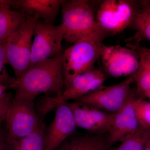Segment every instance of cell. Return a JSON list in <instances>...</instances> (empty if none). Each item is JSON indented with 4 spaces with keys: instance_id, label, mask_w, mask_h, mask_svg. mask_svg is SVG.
Returning a JSON list of instances; mask_svg holds the SVG:
<instances>
[{
    "instance_id": "obj_1",
    "label": "cell",
    "mask_w": 150,
    "mask_h": 150,
    "mask_svg": "<svg viewBox=\"0 0 150 150\" xmlns=\"http://www.w3.org/2000/svg\"><path fill=\"white\" fill-rule=\"evenodd\" d=\"M63 53L46 59L28 70L17 79L14 98L33 101L40 94H62L65 88L62 66Z\"/></svg>"
},
{
    "instance_id": "obj_2",
    "label": "cell",
    "mask_w": 150,
    "mask_h": 150,
    "mask_svg": "<svg viewBox=\"0 0 150 150\" xmlns=\"http://www.w3.org/2000/svg\"><path fill=\"white\" fill-rule=\"evenodd\" d=\"M108 34L100 31L86 35L63 53L65 85L76 76L94 69L95 64L100 58V46Z\"/></svg>"
},
{
    "instance_id": "obj_3",
    "label": "cell",
    "mask_w": 150,
    "mask_h": 150,
    "mask_svg": "<svg viewBox=\"0 0 150 150\" xmlns=\"http://www.w3.org/2000/svg\"><path fill=\"white\" fill-rule=\"evenodd\" d=\"M96 2L65 1L61 11L62 24L64 30V39L67 43L74 44L86 35L93 33L105 32L97 21L95 7Z\"/></svg>"
},
{
    "instance_id": "obj_4",
    "label": "cell",
    "mask_w": 150,
    "mask_h": 150,
    "mask_svg": "<svg viewBox=\"0 0 150 150\" xmlns=\"http://www.w3.org/2000/svg\"><path fill=\"white\" fill-rule=\"evenodd\" d=\"M38 20L35 17L27 16L25 23L6 43L8 62L12 68L17 79H20L29 69L32 38Z\"/></svg>"
},
{
    "instance_id": "obj_5",
    "label": "cell",
    "mask_w": 150,
    "mask_h": 150,
    "mask_svg": "<svg viewBox=\"0 0 150 150\" xmlns=\"http://www.w3.org/2000/svg\"><path fill=\"white\" fill-rule=\"evenodd\" d=\"M138 1L105 0L99 4L96 19L108 34L123 32L130 27L137 10Z\"/></svg>"
},
{
    "instance_id": "obj_6",
    "label": "cell",
    "mask_w": 150,
    "mask_h": 150,
    "mask_svg": "<svg viewBox=\"0 0 150 150\" xmlns=\"http://www.w3.org/2000/svg\"><path fill=\"white\" fill-rule=\"evenodd\" d=\"M33 36L29 69L62 53L64 30L62 24L55 25L38 19L34 27Z\"/></svg>"
},
{
    "instance_id": "obj_7",
    "label": "cell",
    "mask_w": 150,
    "mask_h": 150,
    "mask_svg": "<svg viewBox=\"0 0 150 150\" xmlns=\"http://www.w3.org/2000/svg\"><path fill=\"white\" fill-rule=\"evenodd\" d=\"M99 59L105 74L113 78L131 76L137 72L139 65L137 51L120 45L108 46L103 43Z\"/></svg>"
},
{
    "instance_id": "obj_8",
    "label": "cell",
    "mask_w": 150,
    "mask_h": 150,
    "mask_svg": "<svg viewBox=\"0 0 150 150\" xmlns=\"http://www.w3.org/2000/svg\"><path fill=\"white\" fill-rule=\"evenodd\" d=\"M134 82V77L132 76L115 84L103 85L75 101L88 105L105 112L115 113L128 99L131 91V86Z\"/></svg>"
},
{
    "instance_id": "obj_9",
    "label": "cell",
    "mask_w": 150,
    "mask_h": 150,
    "mask_svg": "<svg viewBox=\"0 0 150 150\" xmlns=\"http://www.w3.org/2000/svg\"><path fill=\"white\" fill-rule=\"evenodd\" d=\"M8 140L19 139L35 131L42 122L33 101L13 97L6 120Z\"/></svg>"
},
{
    "instance_id": "obj_10",
    "label": "cell",
    "mask_w": 150,
    "mask_h": 150,
    "mask_svg": "<svg viewBox=\"0 0 150 150\" xmlns=\"http://www.w3.org/2000/svg\"><path fill=\"white\" fill-rule=\"evenodd\" d=\"M67 103L73 112L77 127L95 135L108 133L115 113L105 112L76 101Z\"/></svg>"
},
{
    "instance_id": "obj_11",
    "label": "cell",
    "mask_w": 150,
    "mask_h": 150,
    "mask_svg": "<svg viewBox=\"0 0 150 150\" xmlns=\"http://www.w3.org/2000/svg\"><path fill=\"white\" fill-rule=\"evenodd\" d=\"M56 109L54 120L45 131L44 150H56L73 135L77 127L67 103Z\"/></svg>"
},
{
    "instance_id": "obj_12",
    "label": "cell",
    "mask_w": 150,
    "mask_h": 150,
    "mask_svg": "<svg viewBox=\"0 0 150 150\" xmlns=\"http://www.w3.org/2000/svg\"><path fill=\"white\" fill-rule=\"evenodd\" d=\"M134 98V93L131 91L126 103L115 113L107 138L110 146L118 142H123L139 128L133 106Z\"/></svg>"
},
{
    "instance_id": "obj_13",
    "label": "cell",
    "mask_w": 150,
    "mask_h": 150,
    "mask_svg": "<svg viewBox=\"0 0 150 150\" xmlns=\"http://www.w3.org/2000/svg\"><path fill=\"white\" fill-rule=\"evenodd\" d=\"M66 0H11L10 8L54 24Z\"/></svg>"
},
{
    "instance_id": "obj_14",
    "label": "cell",
    "mask_w": 150,
    "mask_h": 150,
    "mask_svg": "<svg viewBox=\"0 0 150 150\" xmlns=\"http://www.w3.org/2000/svg\"><path fill=\"white\" fill-rule=\"evenodd\" d=\"M27 20V16L20 11L8 6L0 7V43H6L18 30Z\"/></svg>"
},
{
    "instance_id": "obj_15",
    "label": "cell",
    "mask_w": 150,
    "mask_h": 150,
    "mask_svg": "<svg viewBox=\"0 0 150 150\" xmlns=\"http://www.w3.org/2000/svg\"><path fill=\"white\" fill-rule=\"evenodd\" d=\"M62 145L60 150H110V146L107 139L92 134L69 137Z\"/></svg>"
},
{
    "instance_id": "obj_16",
    "label": "cell",
    "mask_w": 150,
    "mask_h": 150,
    "mask_svg": "<svg viewBox=\"0 0 150 150\" xmlns=\"http://www.w3.org/2000/svg\"><path fill=\"white\" fill-rule=\"evenodd\" d=\"M129 47L135 49L139 57V65L133 75L137 84V92L144 95L150 90V52L146 48L129 44Z\"/></svg>"
},
{
    "instance_id": "obj_17",
    "label": "cell",
    "mask_w": 150,
    "mask_h": 150,
    "mask_svg": "<svg viewBox=\"0 0 150 150\" xmlns=\"http://www.w3.org/2000/svg\"><path fill=\"white\" fill-rule=\"evenodd\" d=\"M130 27L136 31V38L150 41V0L138 1Z\"/></svg>"
},
{
    "instance_id": "obj_18",
    "label": "cell",
    "mask_w": 150,
    "mask_h": 150,
    "mask_svg": "<svg viewBox=\"0 0 150 150\" xmlns=\"http://www.w3.org/2000/svg\"><path fill=\"white\" fill-rule=\"evenodd\" d=\"M45 123L41 122L33 133L26 137L8 140V150H44Z\"/></svg>"
},
{
    "instance_id": "obj_19",
    "label": "cell",
    "mask_w": 150,
    "mask_h": 150,
    "mask_svg": "<svg viewBox=\"0 0 150 150\" xmlns=\"http://www.w3.org/2000/svg\"><path fill=\"white\" fill-rule=\"evenodd\" d=\"M150 137V129L140 127L137 131L121 142V144L114 150H144Z\"/></svg>"
},
{
    "instance_id": "obj_20",
    "label": "cell",
    "mask_w": 150,
    "mask_h": 150,
    "mask_svg": "<svg viewBox=\"0 0 150 150\" xmlns=\"http://www.w3.org/2000/svg\"><path fill=\"white\" fill-rule=\"evenodd\" d=\"M133 105L139 126L150 130V101L134 98Z\"/></svg>"
},
{
    "instance_id": "obj_21",
    "label": "cell",
    "mask_w": 150,
    "mask_h": 150,
    "mask_svg": "<svg viewBox=\"0 0 150 150\" xmlns=\"http://www.w3.org/2000/svg\"><path fill=\"white\" fill-rule=\"evenodd\" d=\"M6 43H0V84L15 89L17 79L9 74L6 68V65L8 64L6 53Z\"/></svg>"
},
{
    "instance_id": "obj_22",
    "label": "cell",
    "mask_w": 150,
    "mask_h": 150,
    "mask_svg": "<svg viewBox=\"0 0 150 150\" xmlns=\"http://www.w3.org/2000/svg\"><path fill=\"white\" fill-rule=\"evenodd\" d=\"M13 98L11 94L6 92L0 97V110L8 109Z\"/></svg>"
},
{
    "instance_id": "obj_23",
    "label": "cell",
    "mask_w": 150,
    "mask_h": 150,
    "mask_svg": "<svg viewBox=\"0 0 150 150\" xmlns=\"http://www.w3.org/2000/svg\"><path fill=\"white\" fill-rule=\"evenodd\" d=\"M0 150H8L7 132L2 126H0Z\"/></svg>"
},
{
    "instance_id": "obj_24",
    "label": "cell",
    "mask_w": 150,
    "mask_h": 150,
    "mask_svg": "<svg viewBox=\"0 0 150 150\" xmlns=\"http://www.w3.org/2000/svg\"><path fill=\"white\" fill-rule=\"evenodd\" d=\"M8 109L0 110V126H1L3 122L5 121L7 112Z\"/></svg>"
},
{
    "instance_id": "obj_25",
    "label": "cell",
    "mask_w": 150,
    "mask_h": 150,
    "mask_svg": "<svg viewBox=\"0 0 150 150\" xmlns=\"http://www.w3.org/2000/svg\"><path fill=\"white\" fill-rule=\"evenodd\" d=\"M11 0H0V7L3 6H8L10 8Z\"/></svg>"
},
{
    "instance_id": "obj_26",
    "label": "cell",
    "mask_w": 150,
    "mask_h": 150,
    "mask_svg": "<svg viewBox=\"0 0 150 150\" xmlns=\"http://www.w3.org/2000/svg\"><path fill=\"white\" fill-rule=\"evenodd\" d=\"M8 88H9L8 87L3 86L0 84V97L4 93H5L6 90Z\"/></svg>"
},
{
    "instance_id": "obj_27",
    "label": "cell",
    "mask_w": 150,
    "mask_h": 150,
    "mask_svg": "<svg viewBox=\"0 0 150 150\" xmlns=\"http://www.w3.org/2000/svg\"><path fill=\"white\" fill-rule=\"evenodd\" d=\"M144 150H150V137L145 144Z\"/></svg>"
},
{
    "instance_id": "obj_28",
    "label": "cell",
    "mask_w": 150,
    "mask_h": 150,
    "mask_svg": "<svg viewBox=\"0 0 150 150\" xmlns=\"http://www.w3.org/2000/svg\"><path fill=\"white\" fill-rule=\"evenodd\" d=\"M144 96L150 99V90L149 91L146 92V93H144Z\"/></svg>"
},
{
    "instance_id": "obj_29",
    "label": "cell",
    "mask_w": 150,
    "mask_h": 150,
    "mask_svg": "<svg viewBox=\"0 0 150 150\" xmlns=\"http://www.w3.org/2000/svg\"><path fill=\"white\" fill-rule=\"evenodd\" d=\"M146 49L148 51H149V52H150V48H146Z\"/></svg>"
}]
</instances>
